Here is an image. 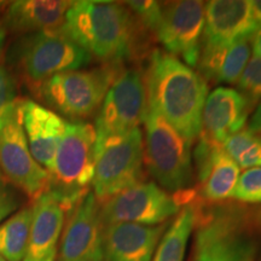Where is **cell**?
Returning <instances> with one entry per match:
<instances>
[{
	"mask_svg": "<svg viewBox=\"0 0 261 261\" xmlns=\"http://www.w3.org/2000/svg\"><path fill=\"white\" fill-rule=\"evenodd\" d=\"M249 60V40L232 44L202 42L197 67L204 80L237 84Z\"/></svg>",
	"mask_w": 261,
	"mask_h": 261,
	"instance_id": "21",
	"label": "cell"
},
{
	"mask_svg": "<svg viewBox=\"0 0 261 261\" xmlns=\"http://www.w3.org/2000/svg\"><path fill=\"white\" fill-rule=\"evenodd\" d=\"M242 93L253 104L261 98V58L253 56L248 61L243 73L237 81Z\"/></svg>",
	"mask_w": 261,
	"mask_h": 261,
	"instance_id": "26",
	"label": "cell"
},
{
	"mask_svg": "<svg viewBox=\"0 0 261 261\" xmlns=\"http://www.w3.org/2000/svg\"><path fill=\"white\" fill-rule=\"evenodd\" d=\"M19 112L33 158L48 173L67 122L54 110L31 99H19Z\"/></svg>",
	"mask_w": 261,
	"mask_h": 261,
	"instance_id": "17",
	"label": "cell"
},
{
	"mask_svg": "<svg viewBox=\"0 0 261 261\" xmlns=\"http://www.w3.org/2000/svg\"><path fill=\"white\" fill-rule=\"evenodd\" d=\"M61 31L103 64L121 63L128 58L137 38L132 11L115 2H73Z\"/></svg>",
	"mask_w": 261,
	"mask_h": 261,
	"instance_id": "2",
	"label": "cell"
},
{
	"mask_svg": "<svg viewBox=\"0 0 261 261\" xmlns=\"http://www.w3.org/2000/svg\"><path fill=\"white\" fill-rule=\"evenodd\" d=\"M252 45H253L254 56H257L261 58V29L253 37Z\"/></svg>",
	"mask_w": 261,
	"mask_h": 261,
	"instance_id": "31",
	"label": "cell"
},
{
	"mask_svg": "<svg viewBox=\"0 0 261 261\" xmlns=\"http://www.w3.org/2000/svg\"><path fill=\"white\" fill-rule=\"evenodd\" d=\"M21 200L4 179H0V224L18 211Z\"/></svg>",
	"mask_w": 261,
	"mask_h": 261,
	"instance_id": "29",
	"label": "cell"
},
{
	"mask_svg": "<svg viewBox=\"0 0 261 261\" xmlns=\"http://www.w3.org/2000/svg\"><path fill=\"white\" fill-rule=\"evenodd\" d=\"M71 4L67 0H17L6 6L2 24L6 32L22 35L60 29Z\"/></svg>",
	"mask_w": 261,
	"mask_h": 261,
	"instance_id": "20",
	"label": "cell"
},
{
	"mask_svg": "<svg viewBox=\"0 0 261 261\" xmlns=\"http://www.w3.org/2000/svg\"><path fill=\"white\" fill-rule=\"evenodd\" d=\"M9 5V3H5V2H0V11H2V10H4L5 11V9H6V6Z\"/></svg>",
	"mask_w": 261,
	"mask_h": 261,
	"instance_id": "34",
	"label": "cell"
},
{
	"mask_svg": "<svg viewBox=\"0 0 261 261\" xmlns=\"http://www.w3.org/2000/svg\"><path fill=\"white\" fill-rule=\"evenodd\" d=\"M252 8H253V12H254V16H255L257 24H259V27L261 29V0L252 2Z\"/></svg>",
	"mask_w": 261,
	"mask_h": 261,
	"instance_id": "32",
	"label": "cell"
},
{
	"mask_svg": "<svg viewBox=\"0 0 261 261\" xmlns=\"http://www.w3.org/2000/svg\"><path fill=\"white\" fill-rule=\"evenodd\" d=\"M167 225L156 226L120 223L104 226L106 261H151Z\"/></svg>",
	"mask_w": 261,
	"mask_h": 261,
	"instance_id": "19",
	"label": "cell"
},
{
	"mask_svg": "<svg viewBox=\"0 0 261 261\" xmlns=\"http://www.w3.org/2000/svg\"><path fill=\"white\" fill-rule=\"evenodd\" d=\"M232 198L244 203H261V167L249 168L240 174Z\"/></svg>",
	"mask_w": 261,
	"mask_h": 261,
	"instance_id": "25",
	"label": "cell"
},
{
	"mask_svg": "<svg viewBox=\"0 0 261 261\" xmlns=\"http://www.w3.org/2000/svg\"><path fill=\"white\" fill-rule=\"evenodd\" d=\"M144 142L140 128L109 140L96 151L92 181L99 203L143 181Z\"/></svg>",
	"mask_w": 261,
	"mask_h": 261,
	"instance_id": "10",
	"label": "cell"
},
{
	"mask_svg": "<svg viewBox=\"0 0 261 261\" xmlns=\"http://www.w3.org/2000/svg\"><path fill=\"white\" fill-rule=\"evenodd\" d=\"M17 80L11 70L0 64V117L17 102Z\"/></svg>",
	"mask_w": 261,
	"mask_h": 261,
	"instance_id": "27",
	"label": "cell"
},
{
	"mask_svg": "<svg viewBox=\"0 0 261 261\" xmlns=\"http://www.w3.org/2000/svg\"><path fill=\"white\" fill-rule=\"evenodd\" d=\"M194 192L169 194L155 182H139L100 203L103 226L129 223L156 226L179 213L181 207L194 200Z\"/></svg>",
	"mask_w": 261,
	"mask_h": 261,
	"instance_id": "8",
	"label": "cell"
},
{
	"mask_svg": "<svg viewBox=\"0 0 261 261\" xmlns=\"http://www.w3.org/2000/svg\"><path fill=\"white\" fill-rule=\"evenodd\" d=\"M144 125V160L150 174L167 191H187L194 177L192 144L149 104Z\"/></svg>",
	"mask_w": 261,
	"mask_h": 261,
	"instance_id": "7",
	"label": "cell"
},
{
	"mask_svg": "<svg viewBox=\"0 0 261 261\" xmlns=\"http://www.w3.org/2000/svg\"><path fill=\"white\" fill-rule=\"evenodd\" d=\"M6 35H8V32H6L4 25L2 24V22H0V54H2L3 48H4V45L6 41Z\"/></svg>",
	"mask_w": 261,
	"mask_h": 261,
	"instance_id": "33",
	"label": "cell"
},
{
	"mask_svg": "<svg viewBox=\"0 0 261 261\" xmlns=\"http://www.w3.org/2000/svg\"><path fill=\"white\" fill-rule=\"evenodd\" d=\"M253 106L240 91L218 87L205 99L201 136L224 145L228 137L242 130Z\"/></svg>",
	"mask_w": 261,
	"mask_h": 261,
	"instance_id": "16",
	"label": "cell"
},
{
	"mask_svg": "<svg viewBox=\"0 0 261 261\" xmlns=\"http://www.w3.org/2000/svg\"><path fill=\"white\" fill-rule=\"evenodd\" d=\"M96 130L89 122H67L48 172V188L67 213L90 192L96 166Z\"/></svg>",
	"mask_w": 261,
	"mask_h": 261,
	"instance_id": "4",
	"label": "cell"
},
{
	"mask_svg": "<svg viewBox=\"0 0 261 261\" xmlns=\"http://www.w3.org/2000/svg\"><path fill=\"white\" fill-rule=\"evenodd\" d=\"M0 168L4 178L32 198L48 188V173L33 158L21 122L19 99L0 117Z\"/></svg>",
	"mask_w": 261,
	"mask_h": 261,
	"instance_id": "11",
	"label": "cell"
},
{
	"mask_svg": "<svg viewBox=\"0 0 261 261\" xmlns=\"http://www.w3.org/2000/svg\"><path fill=\"white\" fill-rule=\"evenodd\" d=\"M32 207L33 220L23 261H55L67 211L48 190L35 198Z\"/></svg>",
	"mask_w": 261,
	"mask_h": 261,
	"instance_id": "18",
	"label": "cell"
},
{
	"mask_svg": "<svg viewBox=\"0 0 261 261\" xmlns=\"http://www.w3.org/2000/svg\"><path fill=\"white\" fill-rule=\"evenodd\" d=\"M0 261H6L5 259H4V257H3L2 255H0Z\"/></svg>",
	"mask_w": 261,
	"mask_h": 261,
	"instance_id": "36",
	"label": "cell"
},
{
	"mask_svg": "<svg viewBox=\"0 0 261 261\" xmlns=\"http://www.w3.org/2000/svg\"><path fill=\"white\" fill-rule=\"evenodd\" d=\"M126 6L139 18V21L146 28L154 32L161 14V3L151 2V0H139V2H127Z\"/></svg>",
	"mask_w": 261,
	"mask_h": 261,
	"instance_id": "28",
	"label": "cell"
},
{
	"mask_svg": "<svg viewBox=\"0 0 261 261\" xmlns=\"http://www.w3.org/2000/svg\"><path fill=\"white\" fill-rule=\"evenodd\" d=\"M0 179H4V175H3V172H2V168H0Z\"/></svg>",
	"mask_w": 261,
	"mask_h": 261,
	"instance_id": "35",
	"label": "cell"
},
{
	"mask_svg": "<svg viewBox=\"0 0 261 261\" xmlns=\"http://www.w3.org/2000/svg\"><path fill=\"white\" fill-rule=\"evenodd\" d=\"M248 130L253 133H257V135H261V102L259 106H257L255 113L250 120L249 126H248Z\"/></svg>",
	"mask_w": 261,
	"mask_h": 261,
	"instance_id": "30",
	"label": "cell"
},
{
	"mask_svg": "<svg viewBox=\"0 0 261 261\" xmlns=\"http://www.w3.org/2000/svg\"><path fill=\"white\" fill-rule=\"evenodd\" d=\"M120 71V63L103 64L90 70L64 71L42 83L37 92L47 107L62 115L85 119L99 110Z\"/></svg>",
	"mask_w": 261,
	"mask_h": 261,
	"instance_id": "6",
	"label": "cell"
},
{
	"mask_svg": "<svg viewBox=\"0 0 261 261\" xmlns=\"http://www.w3.org/2000/svg\"><path fill=\"white\" fill-rule=\"evenodd\" d=\"M204 33L202 42L232 44L249 40L260 31L252 2L212 0L204 5Z\"/></svg>",
	"mask_w": 261,
	"mask_h": 261,
	"instance_id": "14",
	"label": "cell"
},
{
	"mask_svg": "<svg viewBox=\"0 0 261 261\" xmlns=\"http://www.w3.org/2000/svg\"><path fill=\"white\" fill-rule=\"evenodd\" d=\"M250 215L234 205L201 211L192 261H254L257 242Z\"/></svg>",
	"mask_w": 261,
	"mask_h": 261,
	"instance_id": "5",
	"label": "cell"
},
{
	"mask_svg": "<svg viewBox=\"0 0 261 261\" xmlns=\"http://www.w3.org/2000/svg\"><path fill=\"white\" fill-rule=\"evenodd\" d=\"M204 22L203 2L161 3V14L154 33L168 54L180 56L187 65L196 67L201 52Z\"/></svg>",
	"mask_w": 261,
	"mask_h": 261,
	"instance_id": "12",
	"label": "cell"
},
{
	"mask_svg": "<svg viewBox=\"0 0 261 261\" xmlns=\"http://www.w3.org/2000/svg\"><path fill=\"white\" fill-rule=\"evenodd\" d=\"M100 203L92 191L69 212L58 249L60 261H106Z\"/></svg>",
	"mask_w": 261,
	"mask_h": 261,
	"instance_id": "13",
	"label": "cell"
},
{
	"mask_svg": "<svg viewBox=\"0 0 261 261\" xmlns=\"http://www.w3.org/2000/svg\"><path fill=\"white\" fill-rule=\"evenodd\" d=\"M148 110L143 75L137 69L121 70L108 90L96 117V151L109 140L139 128Z\"/></svg>",
	"mask_w": 261,
	"mask_h": 261,
	"instance_id": "9",
	"label": "cell"
},
{
	"mask_svg": "<svg viewBox=\"0 0 261 261\" xmlns=\"http://www.w3.org/2000/svg\"><path fill=\"white\" fill-rule=\"evenodd\" d=\"M195 163L204 200L220 202L232 198L240 178V167L223 145L200 135L195 149Z\"/></svg>",
	"mask_w": 261,
	"mask_h": 261,
	"instance_id": "15",
	"label": "cell"
},
{
	"mask_svg": "<svg viewBox=\"0 0 261 261\" xmlns=\"http://www.w3.org/2000/svg\"><path fill=\"white\" fill-rule=\"evenodd\" d=\"M92 57L60 29L22 35L8 52L9 64L31 89L60 73L79 70Z\"/></svg>",
	"mask_w": 261,
	"mask_h": 261,
	"instance_id": "3",
	"label": "cell"
},
{
	"mask_svg": "<svg viewBox=\"0 0 261 261\" xmlns=\"http://www.w3.org/2000/svg\"><path fill=\"white\" fill-rule=\"evenodd\" d=\"M201 211L202 207L195 198L182 205L162 234L151 261H184L188 242L200 219Z\"/></svg>",
	"mask_w": 261,
	"mask_h": 261,
	"instance_id": "22",
	"label": "cell"
},
{
	"mask_svg": "<svg viewBox=\"0 0 261 261\" xmlns=\"http://www.w3.org/2000/svg\"><path fill=\"white\" fill-rule=\"evenodd\" d=\"M33 220V207H24L0 224V255L6 261H23Z\"/></svg>",
	"mask_w": 261,
	"mask_h": 261,
	"instance_id": "23",
	"label": "cell"
},
{
	"mask_svg": "<svg viewBox=\"0 0 261 261\" xmlns=\"http://www.w3.org/2000/svg\"><path fill=\"white\" fill-rule=\"evenodd\" d=\"M148 104L191 144L202 130L208 86L200 73L167 51L154 50L145 74Z\"/></svg>",
	"mask_w": 261,
	"mask_h": 261,
	"instance_id": "1",
	"label": "cell"
},
{
	"mask_svg": "<svg viewBox=\"0 0 261 261\" xmlns=\"http://www.w3.org/2000/svg\"><path fill=\"white\" fill-rule=\"evenodd\" d=\"M223 146L240 168L261 167V135L242 129L228 137Z\"/></svg>",
	"mask_w": 261,
	"mask_h": 261,
	"instance_id": "24",
	"label": "cell"
}]
</instances>
